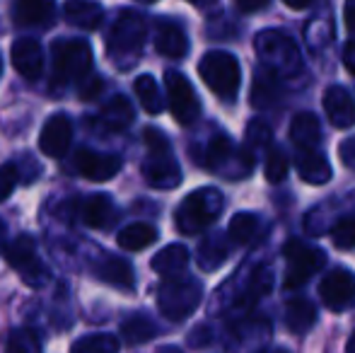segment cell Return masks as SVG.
Here are the masks:
<instances>
[{"mask_svg": "<svg viewBox=\"0 0 355 353\" xmlns=\"http://www.w3.org/2000/svg\"><path fill=\"white\" fill-rule=\"evenodd\" d=\"M225 206V198L218 189L203 187L191 191L182 203H179L177 213H174V223L182 235H198L206 227H211L220 218Z\"/></svg>", "mask_w": 355, "mask_h": 353, "instance_id": "obj_4", "label": "cell"}, {"mask_svg": "<svg viewBox=\"0 0 355 353\" xmlns=\"http://www.w3.org/2000/svg\"><path fill=\"white\" fill-rule=\"evenodd\" d=\"M145 19L136 10H121L119 17L114 19L112 32L107 37V53L114 61V66L121 71H131L138 63L145 44Z\"/></svg>", "mask_w": 355, "mask_h": 353, "instance_id": "obj_1", "label": "cell"}, {"mask_svg": "<svg viewBox=\"0 0 355 353\" xmlns=\"http://www.w3.org/2000/svg\"><path fill=\"white\" fill-rule=\"evenodd\" d=\"M141 3H157V0H141Z\"/></svg>", "mask_w": 355, "mask_h": 353, "instance_id": "obj_51", "label": "cell"}, {"mask_svg": "<svg viewBox=\"0 0 355 353\" xmlns=\"http://www.w3.org/2000/svg\"><path fill=\"white\" fill-rule=\"evenodd\" d=\"M288 170H290V162H288V155L281 150V148H271L266 155V165H263V175L271 184H281L285 177H288Z\"/></svg>", "mask_w": 355, "mask_h": 353, "instance_id": "obj_37", "label": "cell"}, {"mask_svg": "<svg viewBox=\"0 0 355 353\" xmlns=\"http://www.w3.org/2000/svg\"><path fill=\"white\" fill-rule=\"evenodd\" d=\"M12 15L19 27H46L53 15V0H15Z\"/></svg>", "mask_w": 355, "mask_h": 353, "instance_id": "obj_23", "label": "cell"}, {"mask_svg": "<svg viewBox=\"0 0 355 353\" xmlns=\"http://www.w3.org/2000/svg\"><path fill=\"white\" fill-rule=\"evenodd\" d=\"M189 3L198 5V8H208V5H213V3H215V0H189Z\"/></svg>", "mask_w": 355, "mask_h": 353, "instance_id": "obj_47", "label": "cell"}, {"mask_svg": "<svg viewBox=\"0 0 355 353\" xmlns=\"http://www.w3.org/2000/svg\"><path fill=\"white\" fill-rule=\"evenodd\" d=\"M254 51H257L261 68L271 71L276 78L288 80L302 73V56L295 42L281 29H263L254 37Z\"/></svg>", "mask_w": 355, "mask_h": 353, "instance_id": "obj_2", "label": "cell"}, {"mask_svg": "<svg viewBox=\"0 0 355 353\" xmlns=\"http://www.w3.org/2000/svg\"><path fill=\"white\" fill-rule=\"evenodd\" d=\"M230 255V245L225 240V235H208L206 240L198 247V264H201L203 271H215L218 266L225 264Z\"/></svg>", "mask_w": 355, "mask_h": 353, "instance_id": "obj_29", "label": "cell"}, {"mask_svg": "<svg viewBox=\"0 0 355 353\" xmlns=\"http://www.w3.org/2000/svg\"><path fill=\"white\" fill-rule=\"evenodd\" d=\"M157 353H184V351L177 349V346H164V349H159Z\"/></svg>", "mask_w": 355, "mask_h": 353, "instance_id": "obj_48", "label": "cell"}, {"mask_svg": "<svg viewBox=\"0 0 355 353\" xmlns=\"http://www.w3.org/2000/svg\"><path fill=\"white\" fill-rule=\"evenodd\" d=\"M5 353H42V339L34 329L19 327L8 336Z\"/></svg>", "mask_w": 355, "mask_h": 353, "instance_id": "obj_33", "label": "cell"}, {"mask_svg": "<svg viewBox=\"0 0 355 353\" xmlns=\"http://www.w3.org/2000/svg\"><path fill=\"white\" fill-rule=\"evenodd\" d=\"M331 240L338 250H353L355 247V216H346L331 227Z\"/></svg>", "mask_w": 355, "mask_h": 353, "instance_id": "obj_38", "label": "cell"}, {"mask_svg": "<svg viewBox=\"0 0 355 353\" xmlns=\"http://www.w3.org/2000/svg\"><path fill=\"white\" fill-rule=\"evenodd\" d=\"M281 78H276L271 71H266V68H259L257 73H254V83H252V97H249V102H252L254 109H259V112H263V109H271L273 104L281 99Z\"/></svg>", "mask_w": 355, "mask_h": 353, "instance_id": "obj_21", "label": "cell"}, {"mask_svg": "<svg viewBox=\"0 0 355 353\" xmlns=\"http://www.w3.org/2000/svg\"><path fill=\"white\" fill-rule=\"evenodd\" d=\"M155 334H157V327H155V322L148 315H131L121 325L123 341L131 346L148 344L150 339H155Z\"/></svg>", "mask_w": 355, "mask_h": 353, "instance_id": "obj_30", "label": "cell"}, {"mask_svg": "<svg viewBox=\"0 0 355 353\" xmlns=\"http://www.w3.org/2000/svg\"><path fill=\"white\" fill-rule=\"evenodd\" d=\"M0 76H3V58H0Z\"/></svg>", "mask_w": 355, "mask_h": 353, "instance_id": "obj_50", "label": "cell"}, {"mask_svg": "<svg viewBox=\"0 0 355 353\" xmlns=\"http://www.w3.org/2000/svg\"><path fill=\"white\" fill-rule=\"evenodd\" d=\"M324 112H327L331 126L336 128H351L355 123V99L346 87L331 85L324 92Z\"/></svg>", "mask_w": 355, "mask_h": 353, "instance_id": "obj_16", "label": "cell"}, {"mask_svg": "<svg viewBox=\"0 0 355 353\" xmlns=\"http://www.w3.org/2000/svg\"><path fill=\"white\" fill-rule=\"evenodd\" d=\"M145 146H148V157L143 162V177L150 187L155 189H174L182 184V167L174 160L172 146H169L167 136L159 128H145L143 133Z\"/></svg>", "mask_w": 355, "mask_h": 353, "instance_id": "obj_3", "label": "cell"}, {"mask_svg": "<svg viewBox=\"0 0 355 353\" xmlns=\"http://www.w3.org/2000/svg\"><path fill=\"white\" fill-rule=\"evenodd\" d=\"M314 322H317V307L309 300L297 298V300L288 302V307H285V327L293 334H307L314 327Z\"/></svg>", "mask_w": 355, "mask_h": 353, "instance_id": "obj_27", "label": "cell"}, {"mask_svg": "<svg viewBox=\"0 0 355 353\" xmlns=\"http://www.w3.org/2000/svg\"><path fill=\"white\" fill-rule=\"evenodd\" d=\"M266 353H281V351H266Z\"/></svg>", "mask_w": 355, "mask_h": 353, "instance_id": "obj_52", "label": "cell"}, {"mask_svg": "<svg viewBox=\"0 0 355 353\" xmlns=\"http://www.w3.org/2000/svg\"><path fill=\"white\" fill-rule=\"evenodd\" d=\"M189 250L184 245H167L164 250H159L157 255L153 257L150 266H153L155 273L164 278H174V276H182L184 268L189 266Z\"/></svg>", "mask_w": 355, "mask_h": 353, "instance_id": "obj_25", "label": "cell"}, {"mask_svg": "<svg viewBox=\"0 0 355 353\" xmlns=\"http://www.w3.org/2000/svg\"><path fill=\"white\" fill-rule=\"evenodd\" d=\"M271 283H273V276H271V271H268V266H259L257 271L252 273V278H249L247 291L242 293L239 305H249V302H254L261 295H266V293L271 291Z\"/></svg>", "mask_w": 355, "mask_h": 353, "instance_id": "obj_36", "label": "cell"}, {"mask_svg": "<svg viewBox=\"0 0 355 353\" xmlns=\"http://www.w3.org/2000/svg\"><path fill=\"white\" fill-rule=\"evenodd\" d=\"M73 141V123L66 114H53L46 119L39 133V150L46 157H63Z\"/></svg>", "mask_w": 355, "mask_h": 353, "instance_id": "obj_14", "label": "cell"}, {"mask_svg": "<svg viewBox=\"0 0 355 353\" xmlns=\"http://www.w3.org/2000/svg\"><path fill=\"white\" fill-rule=\"evenodd\" d=\"M290 141H293L300 150H314V146L322 143L319 119L309 112L295 114V119L290 121Z\"/></svg>", "mask_w": 355, "mask_h": 353, "instance_id": "obj_24", "label": "cell"}, {"mask_svg": "<svg viewBox=\"0 0 355 353\" xmlns=\"http://www.w3.org/2000/svg\"><path fill=\"white\" fill-rule=\"evenodd\" d=\"M319 298L334 312H346L355 305V273L348 268H334L319 283Z\"/></svg>", "mask_w": 355, "mask_h": 353, "instance_id": "obj_12", "label": "cell"}, {"mask_svg": "<svg viewBox=\"0 0 355 353\" xmlns=\"http://www.w3.org/2000/svg\"><path fill=\"white\" fill-rule=\"evenodd\" d=\"M259 227H261V221H259V216H254V213H234L232 221H230V240L237 242V245H249V242L254 240V237L259 235Z\"/></svg>", "mask_w": 355, "mask_h": 353, "instance_id": "obj_32", "label": "cell"}, {"mask_svg": "<svg viewBox=\"0 0 355 353\" xmlns=\"http://www.w3.org/2000/svg\"><path fill=\"white\" fill-rule=\"evenodd\" d=\"M73 165L89 182H109V179L119 175L123 162L114 153H99V150H89V148H80L75 153Z\"/></svg>", "mask_w": 355, "mask_h": 353, "instance_id": "obj_13", "label": "cell"}, {"mask_svg": "<svg viewBox=\"0 0 355 353\" xmlns=\"http://www.w3.org/2000/svg\"><path fill=\"white\" fill-rule=\"evenodd\" d=\"M155 49L167 58H184L189 53L187 32L172 19H159L155 27Z\"/></svg>", "mask_w": 355, "mask_h": 353, "instance_id": "obj_17", "label": "cell"}, {"mask_svg": "<svg viewBox=\"0 0 355 353\" xmlns=\"http://www.w3.org/2000/svg\"><path fill=\"white\" fill-rule=\"evenodd\" d=\"M63 17L78 29L92 32L102 24L104 19V8L94 0H66L63 5Z\"/></svg>", "mask_w": 355, "mask_h": 353, "instance_id": "obj_20", "label": "cell"}, {"mask_svg": "<svg viewBox=\"0 0 355 353\" xmlns=\"http://www.w3.org/2000/svg\"><path fill=\"white\" fill-rule=\"evenodd\" d=\"M234 3H237V8L242 10V12H259V10L268 8L271 0H234Z\"/></svg>", "mask_w": 355, "mask_h": 353, "instance_id": "obj_42", "label": "cell"}, {"mask_svg": "<svg viewBox=\"0 0 355 353\" xmlns=\"http://www.w3.org/2000/svg\"><path fill=\"white\" fill-rule=\"evenodd\" d=\"M5 261L10 268L17 271V276L27 283L29 288H44L51 278L49 266L44 264V259L39 257L37 245H34L32 237L19 235L5 247Z\"/></svg>", "mask_w": 355, "mask_h": 353, "instance_id": "obj_9", "label": "cell"}, {"mask_svg": "<svg viewBox=\"0 0 355 353\" xmlns=\"http://www.w3.org/2000/svg\"><path fill=\"white\" fill-rule=\"evenodd\" d=\"M285 257V288H300L314 273L327 264V255L319 247H312L302 240H290L283 247Z\"/></svg>", "mask_w": 355, "mask_h": 353, "instance_id": "obj_10", "label": "cell"}, {"mask_svg": "<svg viewBox=\"0 0 355 353\" xmlns=\"http://www.w3.org/2000/svg\"><path fill=\"white\" fill-rule=\"evenodd\" d=\"M92 68V49L85 39H61L53 44V80L68 85L87 78Z\"/></svg>", "mask_w": 355, "mask_h": 353, "instance_id": "obj_8", "label": "cell"}, {"mask_svg": "<svg viewBox=\"0 0 355 353\" xmlns=\"http://www.w3.org/2000/svg\"><path fill=\"white\" fill-rule=\"evenodd\" d=\"M346 353H355V332L351 334V339H348V344H346Z\"/></svg>", "mask_w": 355, "mask_h": 353, "instance_id": "obj_46", "label": "cell"}, {"mask_svg": "<svg viewBox=\"0 0 355 353\" xmlns=\"http://www.w3.org/2000/svg\"><path fill=\"white\" fill-rule=\"evenodd\" d=\"M80 218L85 225L94 227V230H104L116 221V208L114 201L104 193H94V196L85 198L83 208H80Z\"/></svg>", "mask_w": 355, "mask_h": 353, "instance_id": "obj_22", "label": "cell"}, {"mask_svg": "<svg viewBox=\"0 0 355 353\" xmlns=\"http://www.w3.org/2000/svg\"><path fill=\"white\" fill-rule=\"evenodd\" d=\"M283 3L288 5V8H293V10H304L309 3H312V0H283Z\"/></svg>", "mask_w": 355, "mask_h": 353, "instance_id": "obj_45", "label": "cell"}, {"mask_svg": "<svg viewBox=\"0 0 355 353\" xmlns=\"http://www.w3.org/2000/svg\"><path fill=\"white\" fill-rule=\"evenodd\" d=\"M343 66L351 76H355V42H348L343 49Z\"/></svg>", "mask_w": 355, "mask_h": 353, "instance_id": "obj_43", "label": "cell"}, {"mask_svg": "<svg viewBox=\"0 0 355 353\" xmlns=\"http://www.w3.org/2000/svg\"><path fill=\"white\" fill-rule=\"evenodd\" d=\"M12 53V66L27 80H37L44 71V49L37 39L32 37H22L12 44L10 49Z\"/></svg>", "mask_w": 355, "mask_h": 353, "instance_id": "obj_15", "label": "cell"}, {"mask_svg": "<svg viewBox=\"0 0 355 353\" xmlns=\"http://www.w3.org/2000/svg\"><path fill=\"white\" fill-rule=\"evenodd\" d=\"M116 242L121 250L128 252H141L145 247H150L153 242H157V230L150 223H131L116 235Z\"/></svg>", "mask_w": 355, "mask_h": 353, "instance_id": "obj_28", "label": "cell"}, {"mask_svg": "<svg viewBox=\"0 0 355 353\" xmlns=\"http://www.w3.org/2000/svg\"><path fill=\"white\" fill-rule=\"evenodd\" d=\"M196 162L227 179L249 177V172L254 170V157L244 148H234V143L225 133H215L201 155H196Z\"/></svg>", "mask_w": 355, "mask_h": 353, "instance_id": "obj_5", "label": "cell"}, {"mask_svg": "<svg viewBox=\"0 0 355 353\" xmlns=\"http://www.w3.org/2000/svg\"><path fill=\"white\" fill-rule=\"evenodd\" d=\"M80 97L87 102V99H94L99 92H102V80H99L97 76H87V78H83V83H80Z\"/></svg>", "mask_w": 355, "mask_h": 353, "instance_id": "obj_40", "label": "cell"}, {"mask_svg": "<svg viewBox=\"0 0 355 353\" xmlns=\"http://www.w3.org/2000/svg\"><path fill=\"white\" fill-rule=\"evenodd\" d=\"M268 143H271V128H268L263 121H259V119L257 121H249L247 133H244V146H242L244 150L257 160V155L261 150H266Z\"/></svg>", "mask_w": 355, "mask_h": 353, "instance_id": "obj_35", "label": "cell"}, {"mask_svg": "<svg viewBox=\"0 0 355 353\" xmlns=\"http://www.w3.org/2000/svg\"><path fill=\"white\" fill-rule=\"evenodd\" d=\"M164 87H167V99L172 117L177 119V123L189 126L198 119L201 114V102L196 97V89L189 83V78L184 73L167 71L164 73Z\"/></svg>", "mask_w": 355, "mask_h": 353, "instance_id": "obj_11", "label": "cell"}, {"mask_svg": "<svg viewBox=\"0 0 355 353\" xmlns=\"http://www.w3.org/2000/svg\"><path fill=\"white\" fill-rule=\"evenodd\" d=\"M71 353H119V339L112 334H87L75 341Z\"/></svg>", "mask_w": 355, "mask_h": 353, "instance_id": "obj_34", "label": "cell"}, {"mask_svg": "<svg viewBox=\"0 0 355 353\" xmlns=\"http://www.w3.org/2000/svg\"><path fill=\"white\" fill-rule=\"evenodd\" d=\"M133 89H136L138 102L148 114H159L164 109L162 92H159V85L153 76H138L136 83H133Z\"/></svg>", "mask_w": 355, "mask_h": 353, "instance_id": "obj_31", "label": "cell"}, {"mask_svg": "<svg viewBox=\"0 0 355 353\" xmlns=\"http://www.w3.org/2000/svg\"><path fill=\"white\" fill-rule=\"evenodd\" d=\"M94 273L99 276V281L109 283V286L119 288V291H133L136 288L133 266L126 259H121V257H114V255L102 257V261L94 266Z\"/></svg>", "mask_w": 355, "mask_h": 353, "instance_id": "obj_18", "label": "cell"}, {"mask_svg": "<svg viewBox=\"0 0 355 353\" xmlns=\"http://www.w3.org/2000/svg\"><path fill=\"white\" fill-rule=\"evenodd\" d=\"M17 182H19V167L15 165V162H5V165H0V203H3L5 198L15 191Z\"/></svg>", "mask_w": 355, "mask_h": 353, "instance_id": "obj_39", "label": "cell"}, {"mask_svg": "<svg viewBox=\"0 0 355 353\" xmlns=\"http://www.w3.org/2000/svg\"><path fill=\"white\" fill-rule=\"evenodd\" d=\"M343 17H346L348 29L355 32V0H346V5H343Z\"/></svg>", "mask_w": 355, "mask_h": 353, "instance_id": "obj_44", "label": "cell"}, {"mask_svg": "<svg viewBox=\"0 0 355 353\" xmlns=\"http://www.w3.org/2000/svg\"><path fill=\"white\" fill-rule=\"evenodd\" d=\"M136 119V112H133V104L128 102L123 94H114L107 104L99 112V128H104L107 133H119L123 128H128Z\"/></svg>", "mask_w": 355, "mask_h": 353, "instance_id": "obj_19", "label": "cell"}, {"mask_svg": "<svg viewBox=\"0 0 355 353\" xmlns=\"http://www.w3.org/2000/svg\"><path fill=\"white\" fill-rule=\"evenodd\" d=\"M338 157H341V162L348 170L355 172V136L346 138V141L338 146Z\"/></svg>", "mask_w": 355, "mask_h": 353, "instance_id": "obj_41", "label": "cell"}, {"mask_svg": "<svg viewBox=\"0 0 355 353\" xmlns=\"http://www.w3.org/2000/svg\"><path fill=\"white\" fill-rule=\"evenodd\" d=\"M3 242H5V223L0 221V247H3Z\"/></svg>", "mask_w": 355, "mask_h": 353, "instance_id": "obj_49", "label": "cell"}, {"mask_svg": "<svg viewBox=\"0 0 355 353\" xmlns=\"http://www.w3.org/2000/svg\"><path fill=\"white\" fill-rule=\"evenodd\" d=\"M198 76L211 92L225 102H232L242 85V68L239 61L227 51H208L198 63Z\"/></svg>", "mask_w": 355, "mask_h": 353, "instance_id": "obj_7", "label": "cell"}, {"mask_svg": "<svg viewBox=\"0 0 355 353\" xmlns=\"http://www.w3.org/2000/svg\"><path fill=\"white\" fill-rule=\"evenodd\" d=\"M203 298V286L191 276L164 278L157 291V307L167 320L182 322L196 312Z\"/></svg>", "mask_w": 355, "mask_h": 353, "instance_id": "obj_6", "label": "cell"}, {"mask_svg": "<svg viewBox=\"0 0 355 353\" xmlns=\"http://www.w3.org/2000/svg\"><path fill=\"white\" fill-rule=\"evenodd\" d=\"M297 172L300 179L307 184H314V187H322L331 179V165L329 160L322 155V153H314V150H302L297 155Z\"/></svg>", "mask_w": 355, "mask_h": 353, "instance_id": "obj_26", "label": "cell"}]
</instances>
